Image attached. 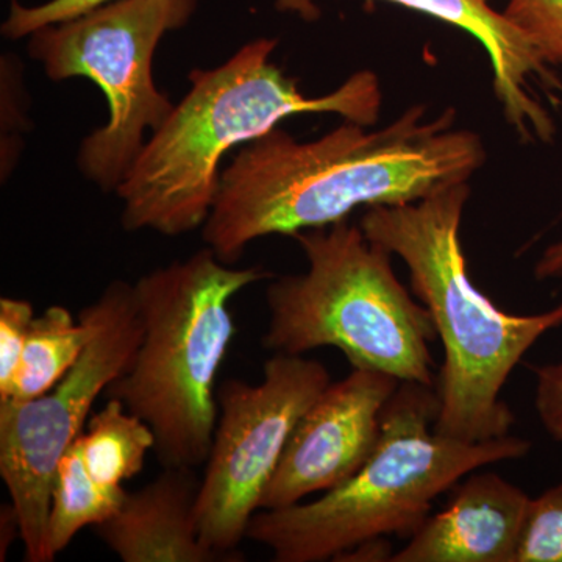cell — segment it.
I'll return each instance as SVG.
<instances>
[{
  "mask_svg": "<svg viewBox=\"0 0 562 562\" xmlns=\"http://www.w3.org/2000/svg\"><path fill=\"white\" fill-rule=\"evenodd\" d=\"M33 305L24 299H0V402L9 398L31 331Z\"/></svg>",
  "mask_w": 562,
  "mask_h": 562,
  "instance_id": "19",
  "label": "cell"
},
{
  "mask_svg": "<svg viewBox=\"0 0 562 562\" xmlns=\"http://www.w3.org/2000/svg\"><path fill=\"white\" fill-rule=\"evenodd\" d=\"M465 183L362 216L364 235L408 266L414 294L430 313L443 347L435 430L462 442L508 436L516 422L503 386L525 353L562 325V303L535 316L498 308L476 290L461 244Z\"/></svg>",
  "mask_w": 562,
  "mask_h": 562,
  "instance_id": "3",
  "label": "cell"
},
{
  "mask_svg": "<svg viewBox=\"0 0 562 562\" xmlns=\"http://www.w3.org/2000/svg\"><path fill=\"white\" fill-rule=\"evenodd\" d=\"M514 562H562V483L531 498Z\"/></svg>",
  "mask_w": 562,
  "mask_h": 562,
  "instance_id": "17",
  "label": "cell"
},
{
  "mask_svg": "<svg viewBox=\"0 0 562 562\" xmlns=\"http://www.w3.org/2000/svg\"><path fill=\"white\" fill-rule=\"evenodd\" d=\"M127 491L122 486H106L92 479L79 438L61 458L55 473L47 543L52 554L63 552L77 532L87 527L106 522L124 505Z\"/></svg>",
  "mask_w": 562,
  "mask_h": 562,
  "instance_id": "15",
  "label": "cell"
},
{
  "mask_svg": "<svg viewBox=\"0 0 562 562\" xmlns=\"http://www.w3.org/2000/svg\"><path fill=\"white\" fill-rule=\"evenodd\" d=\"M438 386L401 382L384 406L382 432L360 471L321 498L255 514L247 538L272 550L277 562L335 560L358 543L408 536L430 516L432 502L465 475L531 450L527 439L503 436L462 442L435 430Z\"/></svg>",
  "mask_w": 562,
  "mask_h": 562,
  "instance_id": "4",
  "label": "cell"
},
{
  "mask_svg": "<svg viewBox=\"0 0 562 562\" xmlns=\"http://www.w3.org/2000/svg\"><path fill=\"white\" fill-rule=\"evenodd\" d=\"M0 561H5V554L13 546L14 539H21V525L18 519L16 509L13 503L2 506V516H0Z\"/></svg>",
  "mask_w": 562,
  "mask_h": 562,
  "instance_id": "23",
  "label": "cell"
},
{
  "mask_svg": "<svg viewBox=\"0 0 562 562\" xmlns=\"http://www.w3.org/2000/svg\"><path fill=\"white\" fill-rule=\"evenodd\" d=\"M292 238L308 271L269 283L265 349L305 355L335 347L353 368L438 386L430 351L435 324L392 271L391 251L347 221Z\"/></svg>",
  "mask_w": 562,
  "mask_h": 562,
  "instance_id": "6",
  "label": "cell"
},
{
  "mask_svg": "<svg viewBox=\"0 0 562 562\" xmlns=\"http://www.w3.org/2000/svg\"><path fill=\"white\" fill-rule=\"evenodd\" d=\"M198 0H111L72 20L29 35L27 50L47 79L94 81L109 103V122L80 143L77 166L103 192H116L176 103L158 90L154 57L168 33L194 16Z\"/></svg>",
  "mask_w": 562,
  "mask_h": 562,
  "instance_id": "7",
  "label": "cell"
},
{
  "mask_svg": "<svg viewBox=\"0 0 562 562\" xmlns=\"http://www.w3.org/2000/svg\"><path fill=\"white\" fill-rule=\"evenodd\" d=\"M531 497L495 472L465 475L392 562H514Z\"/></svg>",
  "mask_w": 562,
  "mask_h": 562,
  "instance_id": "11",
  "label": "cell"
},
{
  "mask_svg": "<svg viewBox=\"0 0 562 562\" xmlns=\"http://www.w3.org/2000/svg\"><path fill=\"white\" fill-rule=\"evenodd\" d=\"M279 41L257 38L227 61L190 74V91L151 133L116 190L122 227L180 236L202 228L220 191L222 162L297 114H338L371 127L383 92L372 70L310 98L272 61Z\"/></svg>",
  "mask_w": 562,
  "mask_h": 562,
  "instance_id": "2",
  "label": "cell"
},
{
  "mask_svg": "<svg viewBox=\"0 0 562 562\" xmlns=\"http://www.w3.org/2000/svg\"><path fill=\"white\" fill-rule=\"evenodd\" d=\"M535 369V406L542 427L562 443V362Z\"/></svg>",
  "mask_w": 562,
  "mask_h": 562,
  "instance_id": "21",
  "label": "cell"
},
{
  "mask_svg": "<svg viewBox=\"0 0 562 562\" xmlns=\"http://www.w3.org/2000/svg\"><path fill=\"white\" fill-rule=\"evenodd\" d=\"M419 11L468 32L490 55L494 92L509 124L525 138L550 140L554 124L549 111L532 95L531 79L552 81L549 66L508 18L490 5V0H384ZM281 13L316 21L321 9L314 0H276Z\"/></svg>",
  "mask_w": 562,
  "mask_h": 562,
  "instance_id": "12",
  "label": "cell"
},
{
  "mask_svg": "<svg viewBox=\"0 0 562 562\" xmlns=\"http://www.w3.org/2000/svg\"><path fill=\"white\" fill-rule=\"evenodd\" d=\"M535 273L539 280L562 277V241L552 244L543 251L541 260L536 265Z\"/></svg>",
  "mask_w": 562,
  "mask_h": 562,
  "instance_id": "24",
  "label": "cell"
},
{
  "mask_svg": "<svg viewBox=\"0 0 562 562\" xmlns=\"http://www.w3.org/2000/svg\"><path fill=\"white\" fill-rule=\"evenodd\" d=\"M79 443L92 479L106 486H122L143 471L147 453L154 452L155 436L124 403L109 398L88 420Z\"/></svg>",
  "mask_w": 562,
  "mask_h": 562,
  "instance_id": "16",
  "label": "cell"
},
{
  "mask_svg": "<svg viewBox=\"0 0 562 562\" xmlns=\"http://www.w3.org/2000/svg\"><path fill=\"white\" fill-rule=\"evenodd\" d=\"M271 277L258 266L232 268L205 247L133 284L143 338L131 368L105 395L149 425L162 468L198 469L209 460L220 413L217 373L236 335L231 302Z\"/></svg>",
  "mask_w": 562,
  "mask_h": 562,
  "instance_id": "5",
  "label": "cell"
},
{
  "mask_svg": "<svg viewBox=\"0 0 562 562\" xmlns=\"http://www.w3.org/2000/svg\"><path fill=\"white\" fill-rule=\"evenodd\" d=\"M195 469H165L149 484L127 492L124 505L99 525L98 535L124 562H235L211 550L198 524L201 482Z\"/></svg>",
  "mask_w": 562,
  "mask_h": 562,
  "instance_id": "13",
  "label": "cell"
},
{
  "mask_svg": "<svg viewBox=\"0 0 562 562\" xmlns=\"http://www.w3.org/2000/svg\"><path fill=\"white\" fill-rule=\"evenodd\" d=\"M454 124L452 109L427 120L425 106L414 105L380 131L346 121L306 143L273 128L222 169L203 241L233 266L265 236L328 227L360 206L417 202L465 183L486 151L476 133Z\"/></svg>",
  "mask_w": 562,
  "mask_h": 562,
  "instance_id": "1",
  "label": "cell"
},
{
  "mask_svg": "<svg viewBox=\"0 0 562 562\" xmlns=\"http://www.w3.org/2000/svg\"><path fill=\"white\" fill-rule=\"evenodd\" d=\"M490 2H491V0H490Z\"/></svg>",
  "mask_w": 562,
  "mask_h": 562,
  "instance_id": "26",
  "label": "cell"
},
{
  "mask_svg": "<svg viewBox=\"0 0 562 562\" xmlns=\"http://www.w3.org/2000/svg\"><path fill=\"white\" fill-rule=\"evenodd\" d=\"M106 2L111 0H47L35 7L11 2L9 16L2 24V35L13 41L27 38L44 25L72 20L85 11Z\"/></svg>",
  "mask_w": 562,
  "mask_h": 562,
  "instance_id": "20",
  "label": "cell"
},
{
  "mask_svg": "<svg viewBox=\"0 0 562 562\" xmlns=\"http://www.w3.org/2000/svg\"><path fill=\"white\" fill-rule=\"evenodd\" d=\"M547 66L562 65V0H508L503 11Z\"/></svg>",
  "mask_w": 562,
  "mask_h": 562,
  "instance_id": "18",
  "label": "cell"
},
{
  "mask_svg": "<svg viewBox=\"0 0 562 562\" xmlns=\"http://www.w3.org/2000/svg\"><path fill=\"white\" fill-rule=\"evenodd\" d=\"M330 373L303 355L273 353L257 386L227 380L217 390V422L198 497L202 542L243 561L238 546L295 425L325 387Z\"/></svg>",
  "mask_w": 562,
  "mask_h": 562,
  "instance_id": "9",
  "label": "cell"
},
{
  "mask_svg": "<svg viewBox=\"0 0 562 562\" xmlns=\"http://www.w3.org/2000/svg\"><path fill=\"white\" fill-rule=\"evenodd\" d=\"M10 2H20V0H10Z\"/></svg>",
  "mask_w": 562,
  "mask_h": 562,
  "instance_id": "25",
  "label": "cell"
},
{
  "mask_svg": "<svg viewBox=\"0 0 562 562\" xmlns=\"http://www.w3.org/2000/svg\"><path fill=\"white\" fill-rule=\"evenodd\" d=\"M401 380L373 369L330 383L303 414L262 497L261 509L297 505L335 490L360 471L382 432V416Z\"/></svg>",
  "mask_w": 562,
  "mask_h": 562,
  "instance_id": "10",
  "label": "cell"
},
{
  "mask_svg": "<svg viewBox=\"0 0 562 562\" xmlns=\"http://www.w3.org/2000/svg\"><path fill=\"white\" fill-rule=\"evenodd\" d=\"M395 552H392L391 543L386 538L369 539L358 543L357 547L346 550L333 561L342 562H380L391 561Z\"/></svg>",
  "mask_w": 562,
  "mask_h": 562,
  "instance_id": "22",
  "label": "cell"
},
{
  "mask_svg": "<svg viewBox=\"0 0 562 562\" xmlns=\"http://www.w3.org/2000/svg\"><path fill=\"white\" fill-rule=\"evenodd\" d=\"M80 314L90 321L92 335L74 368L31 402L0 403V475L29 562L55 560L47 525L58 464L85 431L95 398L131 368L143 338L135 286L127 281H111Z\"/></svg>",
  "mask_w": 562,
  "mask_h": 562,
  "instance_id": "8",
  "label": "cell"
},
{
  "mask_svg": "<svg viewBox=\"0 0 562 562\" xmlns=\"http://www.w3.org/2000/svg\"><path fill=\"white\" fill-rule=\"evenodd\" d=\"M91 335L83 314L76 321L65 306H49L32 322L13 390L3 402H31L49 392L79 361Z\"/></svg>",
  "mask_w": 562,
  "mask_h": 562,
  "instance_id": "14",
  "label": "cell"
}]
</instances>
